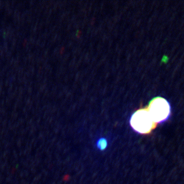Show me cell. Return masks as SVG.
I'll return each instance as SVG.
<instances>
[{"mask_svg":"<svg viewBox=\"0 0 184 184\" xmlns=\"http://www.w3.org/2000/svg\"><path fill=\"white\" fill-rule=\"evenodd\" d=\"M97 146L101 150L104 149L107 146V141L104 139H101L97 143Z\"/></svg>","mask_w":184,"mask_h":184,"instance_id":"obj_3","label":"cell"},{"mask_svg":"<svg viewBox=\"0 0 184 184\" xmlns=\"http://www.w3.org/2000/svg\"><path fill=\"white\" fill-rule=\"evenodd\" d=\"M130 124L135 131L142 135L150 134L157 126L153 122L147 107L136 111L130 118Z\"/></svg>","mask_w":184,"mask_h":184,"instance_id":"obj_1","label":"cell"},{"mask_svg":"<svg viewBox=\"0 0 184 184\" xmlns=\"http://www.w3.org/2000/svg\"><path fill=\"white\" fill-rule=\"evenodd\" d=\"M147 108L153 122L156 124L167 121L171 114L169 102L161 97L153 98L149 102Z\"/></svg>","mask_w":184,"mask_h":184,"instance_id":"obj_2","label":"cell"}]
</instances>
